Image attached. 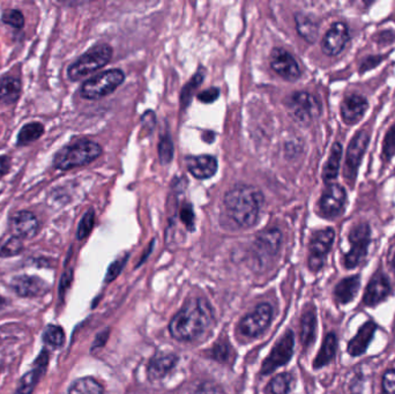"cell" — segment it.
<instances>
[{
    "instance_id": "13",
    "label": "cell",
    "mask_w": 395,
    "mask_h": 394,
    "mask_svg": "<svg viewBox=\"0 0 395 394\" xmlns=\"http://www.w3.org/2000/svg\"><path fill=\"white\" fill-rule=\"evenodd\" d=\"M272 70L287 81H296L301 77V68L290 52L283 48H274L271 52Z\"/></svg>"
},
{
    "instance_id": "4",
    "label": "cell",
    "mask_w": 395,
    "mask_h": 394,
    "mask_svg": "<svg viewBox=\"0 0 395 394\" xmlns=\"http://www.w3.org/2000/svg\"><path fill=\"white\" fill-rule=\"evenodd\" d=\"M113 48L109 44H96L67 68V77L71 81H79L104 68L111 61Z\"/></svg>"
},
{
    "instance_id": "45",
    "label": "cell",
    "mask_w": 395,
    "mask_h": 394,
    "mask_svg": "<svg viewBox=\"0 0 395 394\" xmlns=\"http://www.w3.org/2000/svg\"><path fill=\"white\" fill-rule=\"evenodd\" d=\"M195 394H223V392L210 384H202L197 388Z\"/></svg>"
},
{
    "instance_id": "31",
    "label": "cell",
    "mask_w": 395,
    "mask_h": 394,
    "mask_svg": "<svg viewBox=\"0 0 395 394\" xmlns=\"http://www.w3.org/2000/svg\"><path fill=\"white\" fill-rule=\"evenodd\" d=\"M67 394H103V388L93 377H83L72 383Z\"/></svg>"
},
{
    "instance_id": "2",
    "label": "cell",
    "mask_w": 395,
    "mask_h": 394,
    "mask_svg": "<svg viewBox=\"0 0 395 394\" xmlns=\"http://www.w3.org/2000/svg\"><path fill=\"white\" fill-rule=\"evenodd\" d=\"M213 309L205 300H191L173 316L169 324L173 338L190 341L204 333L213 321Z\"/></svg>"
},
{
    "instance_id": "3",
    "label": "cell",
    "mask_w": 395,
    "mask_h": 394,
    "mask_svg": "<svg viewBox=\"0 0 395 394\" xmlns=\"http://www.w3.org/2000/svg\"><path fill=\"white\" fill-rule=\"evenodd\" d=\"M102 153L103 150L98 142L89 139H79L58 150L52 160V165L58 170L67 172L94 162Z\"/></svg>"
},
{
    "instance_id": "40",
    "label": "cell",
    "mask_w": 395,
    "mask_h": 394,
    "mask_svg": "<svg viewBox=\"0 0 395 394\" xmlns=\"http://www.w3.org/2000/svg\"><path fill=\"white\" fill-rule=\"evenodd\" d=\"M128 254H125L123 257L118 258V259L115 260L111 265L109 266L108 269L107 276H106V282L113 281L115 279H117L120 273H122L123 269H124L125 264L128 261Z\"/></svg>"
},
{
    "instance_id": "48",
    "label": "cell",
    "mask_w": 395,
    "mask_h": 394,
    "mask_svg": "<svg viewBox=\"0 0 395 394\" xmlns=\"http://www.w3.org/2000/svg\"><path fill=\"white\" fill-rule=\"evenodd\" d=\"M11 170V157L9 156H0V178L9 174Z\"/></svg>"
},
{
    "instance_id": "8",
    "label": "cell",
    "mask_w": 395,
    "mask_h": 394,
    "mask_svg": "<svg viewBox=\"0 0 395 394\" xmlns=\"http://www.w3.org/2000/svg\"><path fill=\"white\" fill-rule=\"evenodd\" d=\"M294 346H295V336L292 331H287L282 338L277 341V345L274 346L271 354L268 355V358L264 361L262 371H260L262 375L264 376L271 375L275 370L288 363L294 354Z\"/></svg>"
},
{
    "instance_id": "32",
    "label": "cell",
    "mask_w": 395,
    "mask_h": 394,
    "mask_svg": "<svg viewBox=\"0 0 395 394\" xmlns=\"http://www.w3.org/2000/svg\"><path fill=\"white\" fill-rule=\"evenodd\" d=\"M294 384V378L290 373H280L268 383L266 388L267 394H288Z\"/></svg>"
},
{
    "instance_id": "27",
    "label": "cell",
    "mask_w": 395,
    "mask_h": 394,
    "mask_svg": "<svg viewBox=\"0 0 395 394\" xmlns=\"http://www.w3.org/2000/svg\"><path fill=\"white\" fill-rule=\"evenodd\" d=\"M296 29L298 34L301 35L302 38H304L307 42H316L318 33H319V26L317 24L314 19L305 14H296Z\"/></svg>"
},
{
    "instance_id": "26",
    "label": "cell",
    "mask_w": 395,
    "mask_h": 394,
    "mask_svg": "<svg viewBox=\"0 0 395 394\" xmlns=\"http://www.w3.org/2000/svg\"><path fill=\"white\" fill-rule=\"evenodd\" d=\"M317 331V317L314 308L307 309L302 316L301 341L305 348L314 343Z\"/></svg>"
},
{
    "instance_id": "6",
    "label": "cell",
    "mask_w": 395,
    "mask_h": 394,
    "mask_svg": "<svg viewBox=\"0 0 395 394\" xmlns=\"http://www.w3.org/2000/svg\"><path fill=\"white\" fill-rule=\"evenodd\" d=\"M284 105L289 115L299 124H310L322 113L319 100L307 92H295L287 96Z\"/></svg>"
},
{
    "instance_id": "36",
    "label": "cell",
    "mask_w": 395,
    "mask_h": 394,
    "mask_svg": "<svg viewBox=\"0 0 395 394\" xmlns=\"http://www.w3.org/2000/svg\"><path fill=\"white\" fill-rule=\"evenodd\" d=\"M158 157L162 165H169L173 161V144L170 135L165 133L160 138L158 142Z\"/></svg>"
},
{
    "instance_id": "41",
    "label": "cell",
    "mask_w": 395,
    "mask_h": 394,
    "mask_svg": "<svg viewBox=\"0 0 395 394\" xmlns=\"http://www.w3.org/2000/svg\"><path fill=\"white\" fill-rule=\"evenodd\" d=\"M180 220L189 230L195 229V212L191 204H185L180 209Z\"/></svg>"
},
{
    "instance_id": "15",
    "label": "cell",
    "mask_w": 395,
    "mask_h": 394,
    "mask_svg": "<svg viewBox=\"0 0 395 394\" xmlns=\"http://www.w3.org/2000/svg\"><path fill=\"white\" fill-rule=\"evenodd\" d=\"M9 229L13 236L24 239H31L40 229L36 215L29 211L16 212L9 217Z\"/></svg>"
},
{
    "instance_id": "47",
    "label": "cell",
    "mask_w": 395,
    "mask_h": 394,
    "mask_svg": "<svg viewBox=\"0 0 395 394\" xmlns=\"http://www.w3.org/2000/svg\"><path fill=\"white\" fill-rule=\"evenodd\" d=\"M72 279H73V272L72 269H68L66 272L63 274V278H61V294L65 293V291L68 289V287L71 286V282H72Z\"/></svg>"
},
{
    "instance_id": "39",
    "label": "cell",
    "mask_w": 395,
    "mask_h": 394,
    "mask_svg": "<svg viewBox=\"0 0 395 394\" xmlns=\"http://www.w3.org/2000/svg\"><path fill=\"white\" fill-rule=\"evenodd\" d=\"M384 161H389L395 155V124L389 128L383 142Z\"/></svg>"
},
{
    "instance_id": "19",
    "label": "cell",
    "mask_w": 395,
    "mask_h": 394,
    "mask_svg": "<svg viewBox=\"0 0 395 394\" xmlns=\"http://www.w3.org/2000/svg\"><path fill=\"white\" fill-rule=\"evenodd\" d=\"M186 167L193 177L208 180L217 172V160L212 155L188 156Z\"/></svg>"
},
{
    "instance_id": "35",
    "label": "cell",
    "mask_w": 395,
    "mask_h": 394,
    "mask_svg": "<svg viewBox=\"0 0 395 394\" xmlns=\"http://www.w3.org/2000/svg\"><path fill=\"white\" fill-rule=\"evenodd\" d=\"M25 245L24 241L16 236H9V239L0 243V257H14L21 254Z\"/></svg>"
},
{
    "instance_id": "52",
    "label": "cell",
    "mask_w": 395,
    "mask_h": 394,
    "mask_svg": "<svg viewBox=\"0 0 395 394\" xmlns=\"http://www.w3.org/2000/svg\"><path fill=\"white\" fill-rule=\"evenodd\" d=\"M0 343H1V338H0Z\"/></svg>"
},
{
    "instance_id": "25",
    "label": "cell",
    "mask_w": 395,
    "mask_h": 394,
    "mask_svg": "<svg viewBox=\"0 0 395 394\" xmlns=\"http://www.w3.org/2000/svg\"><path fill=\"white\" fill-rule=\"evenodd\" d=\"M359 286H361V282H359V275H354V276H349V278L341 280L334 289L335 300L338 301L341 304H347V303L352 302L354 300V297L357 295Z\"/></svg>"
},
{
    "instance_id": "1",
    "label": "cell",
    "mask_w": 395,
    "mask_h": 394,
    "mask_svg": "<svg viewBox=\"0 0 395 394\" xmlns=\"http://www.w3.org/2000/svg\"><path fill=\"white\" fill-rule=\"evenodd\" d=\"M264 196L257 187L240 184L225 193V214L238 228H251L258 222Z\"/></svg>"
},
{
    "instance_id": "29",
    "label": "cell",
    "mask_w": 395,
    "mask_h": 394,
    "mask_svg": "<svg viewBox=\"0 0 395 394\" xmlns=\"http://www.w3.org/2000/svg\"><path fill=\"white\" fill-rule=\"evenodd\" d=\"M341 157H342V145L340 142H335L332 146L331 154H329V160H327L324 172H322V178L325 180V183H329L338 177Z\"/></svg>"
},
{
    "instance_id": "46",
    "label": "cell",
    "mask_w": 395,
    "mask_h": 394,
    "mask_svg": "<svg viewBox=\"0 0 395 394\" xmlns=\"http://www.w3.org/2000/svg\"><path fill=\"white\" fill-rule=\"evenodd\" d=\"M141 120H143V125L145 129H153L155 125V115L153 111L148 110L141 117Z\"/></svg>"
},
{
    "instance_id": "28",
    "label": "cell",
    "mask_w": 395,
    "mask_h": 394,
    "mask_svg": "<svg viewBox=\"0 0 395 394\" xmlns=\"http://www.w3.org/2000/svg\"><path fill=\"white\" fill-rule=\"evenodd\" d=\"M338 347V339L334 333H329L326 336L319 353L317 354L316 360L313 362V367L316 369L325 367L334 358L335 351Z\"/></svg>"
},
{
    "instance_id": "17",
    "label": "cell",
    "mask_w": 395,
    "mask_h": 394,
    "mask_svg": "<svg viewBox=\"0 0 395 394\" xmlns=\"http://www.w3.org/2000/svg\"><path fill=\"white\" fill-rule=\"evenodd\" d=\"M35 367L24 375L20 382H19L18 388L16 394H31L40 382L43 375L46 373L49 364V351L43 349L39 358L35 361Z\"/></svg>"
},
{
    "instance_id": "37",
    "label": "cell",
    "mask_w": 395,
    "mask_h": 394,
    "mask_svg": "<svg viewBox=\"0 0 395 394\" xmlns=\"http://www.w3.org/2000/svg\"><path fill=\"white\" fill-rule=\"evenodd\" d=\"M1 21L5 25L11 26L16 31H21L25 27V16L20 9H7L1 14Z\"/></svg>"
},
{
    "instance_id": "51",
    "label": "cell",
    "mask_w": 395,
    "mask_h": 394,
    "mask_svg": "<svg viewBox=\"0 0 395 394\" xmlns=\"http://www.w3.org/2000/svg\"><path fill=\"white\" fill-rule=\"evenodd\" d=\"M391 266H392V269L395 273V252L393 254L392 258H391Z\"/></svg>"
},
{
    "instance_id": "20",
    "label": "cell",
    "mask_w": 395,
    "mask_h": 394,
    "mask_svg": "<svg viewBox=\"0 0 395 394\" xmlns=\"http://www.w3.org/2000/svg\"><path fill=\"white\" fill-rule=\"evenodd\" d=\"M282 234L277 228L265 230L255 239V250L259 258H271L280 250Z\"/></svg>"
},
{
    "instance_id": "42",
    "label": "cell",
    "mask_w": 395,
    "mask_h": 394,
    "mask_svg": "<svg viewBox=\"0 0 395 394\" xmlns=\"http://www.w3.org/2000/svg\"><path fill=\"white\" fill-rule=\"evenodd\" d=\"M383 394H395V370H389L383 377Z\"/></svg>"
},
{
    "instance_id": "50",
    "label": "cell",
    "mask_w": 395,
    "mask_h": 394,
    "mask_svg": "<svg viewBox=\"0 0 395 394\" xmlns=\"http://www.w3.org/2000/svg\"><path fill=\"white\" fill-rule=\"evenodd\" d=\"M7 301L4 299L3 296H0V309H3L4 306H6Z\"/></svg>"
},
{
    "instance_id": "38",
    "label": "cell",
    "mask_w": 395,
    "mask_h": 394,
    "mask_svg": "<svg viewBox=\"0 0 395 394\" xmlns=\"http://www.w3.org/2000/svg\"><path fill=\"white\" fill-rule=\"evenodd\" d=\"M95 226V213L94 209H89L86 212L83 219L80 221L79 227H78V232H76V237L79 241L87 239L91 230Z\"/></svg>"
},
{
    "instance_id": "23",
    "label": "cell",
    "mask_w": 395,
    "mask_h": 394,
    "mask_svg": "<svg viewBox=\"0 0 395 394\" xmlns=\"http://www.w3.org/2000/svg\"><path fill=\"white\" fill-rule=\"evenodd\" d=\"M376 330H377V325L374 324V321H366L354 336V339L348 343V353L352 356L364 354L368 349L369 343L374 338Z\"/></svg>"
},
{
    "instance_id": "21",
    "label": "cell",
    "mask_w": 395,
    "mask_h": 394,
    "mask_svg": "<svg viewBox=\"0 0 395 394\" xmlns=\"http://www.w3.org/2000/svg\"><path fill=\"white\" fill-rule=\"evenodd\" d=\"M178 363V356L170 353H161L153 356L149 361L147 373L152 380H160L165 378L168 373L173 371Z\"/></svg>"
},
{
    "instance_id": "9",
    "label": "cell",
    "mask_w": 395,
    "mask_h": 394,
    "mask_svg": "<svg viewBox=\"0 0 395 394\" xmlns=\"http://www.w3.org/2000/svg\"><path fill=\"white\" fill-rule=\"evenodd\" d=\"M273 317V309L268 303L257 306L251 313L245 316L238 325L240 333L247 338H257L270 326Z\"/></svg>"
},
{
    "instance_id": "22",
    "label": "cell",
    "mask_w": 395,
    "mask_h": 394,
    "mask_svg": "<svg viewBox=\"0 0 395 394\" xmlns=\"http://www.w3.org/2000/svg\"><path fill=\"white\" fill-rule=\"evenodd\" d=\"M389 293H391V286H389L386 276L381 273H377L369 282L363 301L366 306H377L378 303L389 296Z\"/></svg>"
},
{
    "instance_id": "11",
    "label": "cell",
    "mask_w": 395,
    "mask_h": 394,
    "mask_svg": "<svg viewBox=\"0 0 395 394\" xmlns=\"http://www.w3.org/2000/svg\"><path fill=\"white\" fill-rule=\"evenodd\" d=\"M334 239L335 232L332 228L318 230L313 234L309 247V267L311 271L317 272L322 269Z\"/></svg>"
},
{
    "instance_id": "43",
    "label": "cell",
    "mask_w": 395,
    "mask_h": 394,
    "mask_svg": "<svg viewBox=\"0 0 395 394\" xmlns=\"http://www.w3.org/2000/svg\"><path fill=\"white\" fill-rule=\"evenodd\" d=\"M220 96V89L216 87H210L200 94H198V100L202 103H213Z\"/></svg>"
},
{
    "instance_id": "34",
    "label": "cell",
    "mask_w": 395,
    "mask_h": 394,
    "mask_svg": "<svg viewBox=\"0 0 395 394\" xmlns=\"http://www.w3.org/2000/svg\"><path fill=\"white\" fill-rule=\"evenodd\" d=\"M43 341L52 348H61L65 343V332L58 325H48L43 332Z\"/></svg>"
},
{
    "instance_id": "16",
    "label": "cell",
    "mask_w": 395,
    "mask_h": 394,
    "mask_svg": "<svg viewBox=\"0 0 395 394\" xmlns=\"http://www.w3.org/2000/svg\"><path fill=\"white\" fill-rule=\"evenodd\" d=\"M14 293L20 297L34 299L46 295L49 291L50 286L43 279L33 275H19L11 282Z\"/></svg>"
},
{
    "instance_id": "24",
    "label": "cell",
    "mask_w": 395,
    "mask_h": 394,
    "mask_svg": "<svg viewBox=\"0 0 395 394\" xmlns=\"http://www.w3.org/2000/svg\"><path fill=\"white\" fill-rule=\"evenodd\" d=\"M21 80L14 77L0 79V104H14L21 96Z\"/></svg>"
},
{
    "instance_id": "49",
    "label": "cell",
    "mask_w": 395,
    "mask_h": 394,
    "mask_svg": "<svg viewBox=\"0 0 395 394\" xmlns=\"http://www.w3.org/2000/svg\"><path fill=\"white\" fill-rule=\"evenodd\" d=\"M107 336L108 332L107 333H106V332H103V333L100 334V336L96 338V340H95L94 345H93V349L100 348L101 346H103L104 343H106V341H107Z\"/></svg>"
},
{
    "instance_id": "44",
    "label": "cell",
    "mask_w": 395,
    "mask_h": 394,
    "mask_svg": "<svg viewBox=\"0 0 395 394\" xmlns=\"http://www.w3.org/2000/svg\"><path fill=\"white\" fill-rule=\"evenodd\" d=\"M229 351H230V346L228 343H220L215 345L213 349V356L220 362H225L229 358Z\"/></svg>"
},
{
    "instance_id": "7",
    "label": "cell",
    "mask_w": 395,
    "mask_h": 394,
    "mask_svg": "<svg viewBox=\"0 0 395 394\" xmlns=\"http://www.w3.org/2000/svg\"><path fill=\"white\" fill-rule=\"evenodd\" d=\"M370 236L371 230L368 223H359L352 229L349 234L352 248L344 258V264L347 269H355L356 266H359L366 257Z\"/></svg>"
},
{
    "instance_id": "14",
    "label": "cell",
    "mask_w": 395,
    "mask_h": 394,
    "mask_svg": "<svg viewBox=\"0 0 395 394\" xmlns=\"http://www.w3.org/2000/svg\"><path fill=\"white\" fill-rule=\"evenodd\" d=\"M348 42H349L348 27L344 22H335L322 38V52L329 57H335L346 49Z\"/></svg>"
},
{
    "instance_id": "10",
    "label": "cell",
    "mask_w": 395,
    "mask_h": 394,
    "mask_svg": "<svg viewBox=\"0 0 395 394\" xmlns=\"http://www.w3.org/2000/svg\"><path fill=\"white\" fill-rule=\"evenodd\" d=\"M369 141H370V135L366 130L357 132L353 140L350 141L349 147L347 150L346 167H344V177L350 185H353L357 177L359 167L364 156Z\"/></svg>"
},
{
    "instance_id": "30",
    "label": "cell",
    "mask_w": 395,
    "mask_h": 394,
    "mask_svg": "<svg viewBox=\"0 0 395 394\" xmlns=\"http://www.w3.org/2000/svg\"><path fill=\"white\" fill-rule=\"evenodd\" d=\"M44 135V125L42 123L31 122L22 126L19 132L16 145L19 147L27 146L34 141L39 140Z\"/></svg>"
},
{
    "instance_id": "33",
    "label": "cell",
    "mask_w": 395,
    "mask_h": 394,
    "mask_svg": "<svg viewBox=\"0 0 395 394\" xmlns=\"http://www.w3.org/2000/svg\"><path fill=\"white\" fill-rule=\"evenodd\" d=\"M204 70L200 68V70L198 71L197 73L191 78L189 83H186L185 86H184L182 94H180V102H182L183 108L190 105L192 98L195 96L197 89L200 87L201 83L204 81Z\"/></svg>"
},
{
    "instance_id": "5",
    "label": "cell",
    "mask_w": 395,
    "mask_h": 394,
    "mask_svg": "<svg viewBox=\"0 0 395 394\" xmlns=\"http://www.w3.org/2000/svg\"><path fill=\"white\" fill-rule=\"evenodd\" d=\"M124 72L119 68L104 71L86 80L80 88V96L89 101L100 100L115 92L124 83Z\"/></svg>"
},
{
    "instance_id": "12",
    "label": "cell",
    "mask_w": 395,
    "mask_h": 394,
    "mask_svg": "<svg viewBox=\"0 0 395 394\" xmlns=\"http://www.w3.org/2000/svg\"><path fill=\"white\" fill-rule=\"evenodd\" d=\"M347 202V192L339 184H331L322 192L319 200L320 214L327 219L337 217L344 212Z\"/></svg>"
},
{
    "instance_id": "18",
    "label": "cell",
    "mask_w": 395,
    "mask_h": 394,
    "mask_svg": "<svg viewBox=\"0 0 395 394\" xmlns=\"http://www.w3.org/2000/svg\"><path fill=\"white\" fill-rule=\"evenodd\" d=\"M369 103L362 95L352 94L344 98L341 104V116L348 125H353L362 120L368 110Z\"/></svg>"
}]
</instances>
